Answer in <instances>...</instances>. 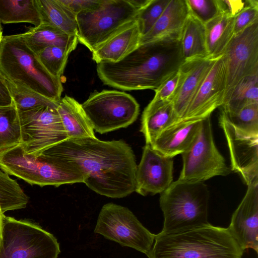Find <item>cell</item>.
Segmentation results:
<instances>
[{
    "label": "cell",
    "instance_id": "16",
    "mask_svg": "<svg viewBox=\"0 0 258 258\" xmlns=\"http://www.w3.org/2000/svg\"><path fill=\"white\" fill-rule=\"evenodd\" d=\"M226 88V61L219 56L180 120H202L221 107Z\"/></svg>",
    "mask_w": 258,
    "mask_h": 258
},
{
    "label": "cell",
    "instance_id": "34",
    "mask_svg": "<svg viewBox=\"0 0 258 258\" xmlns=\"http://www.w3.org/2000/svg\"><path fill=\"white\" fill-rule=\"evenodd\" d=\"M170 0H151L140 10L136 21L139 25L142 37L146 34L160 18Z\"/></svg>",
    "mask_w": 258,
    "mask_h": 258
},
{
    "label": "cell",
    "instance_id": "37",
    "mask_svg": "<svg viewBox=\"0 0 258 258\" xmlns=\"http://www.w3.org/2000/svg\"><path fill=\"white\" fill-rule=\"evenodd\" d=\"M179 80V73L178 71L164 81L155 90V96L148 105L158 106L171 102Z\"/></svg>",
    "mask_w": 258,
    "mask_h": 258
},
{
    "label": "cell",
    "instance_id": "42",
    "mask_svg": "<svg viewBox=\"0 0 258 258\" xmlns=\"http://www.w3.org/2000/svg\"><path fill=\"white\" fill-rule=\"evenodd\" d=\"M4 213L0 209V248L1 247L3 241V218Z\"/></svg>",
    "mask_w": 258,
    "mask_h": 258
},
{
    "label": "cell",
    "instance_id": "11",
    "mask_svg": "<svg viewBox=\"0 0 258 258\" xmlns=\"http://www.w3.org/2000/svg\"><path fill=\"white\" fill-rule=\"evenodd\" d=\"M181 155L180 180L204 182L216 176H226L231 170L215 144L210 116L202 120L193 143Z\"/></svg>",
    "mask_w": 258,
    "mask_h": 258
},
{
    "label": "cell",
    "instance_id": "13",
    "mask_svg": "<svg viewBox=\"0 0 258 258\" xmlns=\"http://www.w3.org/2000/svg\"><path fill=\"white\" fill-rule=\"evenodd\" d=\"M223 54L226 88L223 104L242 79L258 74V21L234 34Z\"/></svg>",
    "mask_w": 258,
    "mask_h": 258
},
{
    "label": "cell",
    "instance_id": "21",
    "mask_svg": "<svg viewBox=\"0 0 258 258\" xmlns=\"http://www.w3.org/2000/svg\"><path fill=\"white\" fill-rule=\"evenodd\" d=\"M141 37L136 20L94 50L92 52V59L97 63L117 62L140 45Z\"/></svg>",
    "mask_w": 258,
    "mask_h": 258
},
{
    "label": "cell",
    "instance_id": "22",
    "mask_svg": "<svg viewBox=\"0 0 258 258\" xmlns=\"http://www.w3.org/2000/svg\"><path fill=\"white\" fill-rule=\"evenodd\" d=\"M21 35L35 53L49 46L59 47L72 52L79 42L77 35L69 34L45 23L32 27Z\"/></svg>",
    "mask_w": 258,
    "mask_h": 258
},
{
    "label": "cell",
    "instance_id": "31",
    "mask_svg": "<svg viewBox=\"0 0 258 258\" xmlns=\"http://www.w3.org/2000/svg\"><path fill=\"white\" fill-rule=\"evenodd\" d=\"M28 202L29 197L17 181L0 170V209L2 212L25 208Z\"/></svg>",
    "mask_w": 258,
    "mask_h": 258
},
{
    "label": "cell",
    "instance_id": "27",
    "mask_svg": "<svg viewBox=\"0 0 258 258\" xmlns=\"http://www.w3.org/2000/svg\"><path fill=\"white\" fill-rule=\"evenodd\" d=\"M180 42L184 60L208 55L205 24L190 14L181 31Z\"/></svg>",
    "mask_w": 258,
    "mask_h": 258
},
{
    "label": "cell",
    "instance_id": "29",
    "mask_svg": "<svg viewBox=\"0 0 258 258\" xmlns=\"http://www.w3.org/2000/svg\"><path fill=\"white\" fill-rule=\"evenodd\" d=\"M255 103H258V74L242 79L221 107L226 115L230 116L248 105Z\"/></svg>",
    "mask_w": 258,
    "mask_h": 258
},
{
    "label": "cell",
    "instance_id": "38",
    "mask_svg": "<svg viewBox=\"0 0 258 258\" xmlns=\"http://www.w3.org/2000/svg\"><path fill=\"white\" fill-rule=\"evenodd\" d=\"M258 21V1L247 0L246 5L234 17V34H236Z\"/></svg>",
    "mask_w": 258,
    "mask_h": 258
},
{
    "label": "cell",
    "instance_id": "19",
    "mask_svg": "<svg viewBox=\"0 0 258 258\" xmlns=\"http://www.w3.org/2000/svg\"><path fill=\"white\" fill-rule=\"evenodd\" d=\"M202 120H179L162 131L151 146L165 156L181 154L191 146Z\"/></svg>",
    "mask_w": 258,
    "mask_h": 258
},
{
    "label": "cell",
    "instance_id": "30",
    "mask_svg": "<svg viewBox=\"0 0 258 258\" xmlns=\"http://www.w3.org/2000/svg\"><path fill=\"white\" fill-rule=\"evenodd\" d=\"M21 143L18 110L14 103L0 107V152Z\"/></svg>",
    "mask_w": 258,
    "mask_h": 258
},
{
    "label": "cell",
    "instance_id": "5",
    "mask_svg": "<svg viewBox=\"0 0 258 258\" xmlns=\"http://www.w3.org/2000/svg\"><path fill=\"white\" fill-rule=\"evenodd\" d=\"M210 194L204 182L177 180L160 194L164 223L161 232L169 233L208 224Z\"/></svg>",
    "mask_w": 258,
    "mask_h": 258
},
{
    "label": "cell",
    "instance_id": "7",
    "mask_svg": "<svg viewBox=\"0 0 258 258\" xmlns=\"http://www.w3.org/2000/svg\"><path fill=\"white\" fill-rule=\"evenodd\" d=\"M139 11L130 0H102L96 9L76 15L78 41L92 52L133 24Z\"/></svg>",
    "mask_w": 258,
    "mask_h": 258
},
{
    "label": "cell",
    "instance_id": "12",
    "mask_svg": "<svg viewBox=\"0 0 258 258\" xmlns=\"http://www.w3.org/2000/svg\"><path fill=\"white\" fill-rule=\"evenodd\" d=\"M18 112L21 144L26 154L38 156L45 150L68 139L56 109L41 106Z\"/></svg>",
    "mask_w": 258,
    "mask_h": 258
},
{
    "label": "cell",
    "instance_id": "9",
    "mask_svg": "<svg viewBox=\"0 0 258 258\" xmlns=\"http://www.w3.org/2000/svg\"><path fill=\"white\" fill-rule=\"evenodd\" d=\"M81 106L94 131L101 134L127 127L140 112L132 96L116 90L95 91Z\"/></svg>",
    "mask_w": 258,
    "mask_h": 258
},
{
    "label": "cell",
    "instance_id": "39",
    "mask_svg": "<svg viewBox=\"0 0 258 258\" xmlns=\"http://www.w3.org/2000/svg\"><path fill=\"white\" fill-rule=\"evenodd\" d=\"M102 0H59L75 15L79 13L93 10L98 7Z\"/></svg>",
    "mask_w": 258,
    "mask_h": 258
},
{
    "label": "cell",
    "instance_id": "25",
    "mask_svg": "<svg viewBox=\"0 0 258 258\" xmlns=\"http://www.w3.org/2000/svg\"><path fill=\"white\" fill-rule=\"evenodd\" d=\"M234 17L221 13L205 24L208 55H222L234 34Z\"/></svg>",
    "mask_w": 258,
    "mask_h": 258
},
{
    "label": "cell",
    "instance_id": "8",
    "mask_svg": "<svg viewBox=\"0 0 258 258\" xmlns=\"http://www.w3.org/2000/svg\"><path fill=\"white\" fill-rule=\"evenodd\" d=\"M60 252L56 237L40 225L4 215L0 258H57Z\"/></svg>",
    "mask_w": 258,
    "mask_h": 258
},
{
    "label": "cell",
    "instance_id": "6",
    "mask_svg": "<svg viewBox=\"0 0 258 258\" xmlns=\"http://www.w3.org/2000/svg\"><path fill=\"white\" fill-rule=\"evenodd\" d=\"M0 168L30 184L41 187L83 183V175L61 165L42 152L26 154L21 144L0 152Z\"/></svg>",
    "mask_w": 258,
    "mask_h": 258
},
{
    "label": "cell",
    "instance_id": "36",
    "mask_svg": "<svg viewBox=\"0 0 258 258\" xmlns=\"http://www.w3.org/2000/svg\"><path fill=\"white\" fill-rule=\"evenodd\" d=\"M190 14L206 24L221 13L217 0H186Z\"/></svg>",
    "mask_w": 258,
    "mask_h": 258
},
{
    "label": "cell",
    "instance_id": "1",
    "mask_svg": "<svg viewBox=\"0 0 258 258\" xmlns=\"http://www.w3.org/2000/svg\"><path fill=\"white\" fill-rule=\"evenodd\" d=\"M43 152L56 163L82 173L83 183L98 194L118 199L135 191L136 157L122 140L105 141L96 137L69 139Z\"/></svg>",
    "mask_w": 258,
    "mask_h": 258
},
{
    "label": "cell",
    "instance_id": "43",
    "mask_svg": "<svg viewBox=\"0 0 258 258\" xmlns=\"http://www.w3.org/2000/svg\"><path fill=\"white\" fill-rule=\"evenodd\" d=\"M3 38V31H2V32H0V44H1V43Z\"/></svg>",
    "mask_w": 258,
    "mask_h": 258
},
{
    "label": "cell",
    "instance_id": "4",
    "mask_svg": "<svg viewBox=\"0 0 258 258\" xmlns=\"http://www.w3.org/2000/svg\"><path fill=\"white\" fill-rule=\"evenodd\" d=\"M0 73L8 82L59 102L63 87L45 69L21 34L3 36L0 44Z\"/></svg>",
    "mask_w": 258,
    "mask_h": 258
},
{
    "label": "cell",
    "instance_id": "20",
    "mask_svg": "<svg viewBox=\"0 0 258 258\" xmlns=\"http://www.w3.org/2000/svg\"><path fill=\"white\" fill-rule=\"evenodd\" d=\"M189 14L186 0H170L153 27L141 37L140 44L167 38L180 39Z\"/></svg>",
    "mask_w": 258,
    "mask_h": 258
},
{
    "label": "cell",
    "instance_id": "24",
    "mask_svg": "<svg viewBox=\"0 0 258 258\" xmlns=\"http://www.w3.org/2000/svg\"><path fill=\"white\" fill-rule=\"evenodd\" d=\"M177 121L171 102L158 106L148 105L142 115L140 130L146 144L151 145L162 131Z\"/></svg>",
    "mask_w": 258,
    "mask_h": 258
},
{
    "label": "cell",
    "instance_id": "10",
    "mask_svg": "<svg viewBox=\"0 0 258 258\" xmlns=\"http://www.w3.org/2000/svg\"><path fill=\"white\" fill-rule=\"evenodd\" d=\"M94 232L146 255L151 249L155 236L128 208L113 203L101 208Z\"/></svg>",
    "mask_w": 258,
    "mask_h": 258
},
{
    "label": "cell",
    "instance_id": "33",
    "mask_svg": "<svg viewBox=\"0 0 258 258\" xmlns=\"http://www.w3.org/2000/svg\"><path fill=\"white\" fill-rule=\"evenodd\" d=\"M71 53V51L64 48L49 46L35 54L49 73L60 79Z\"/></svg>",
    "mask_w": 258,
    "mask_h": 258
},
{
    "label": "cell",
    "instance_id": "23",
    "mask_svg": "<svg viewBox=\"0 0 258 258\" xmlns=\"http://www.w3.org/2000/svg\"><path fill=\"white\" fill-rule=\"evenodd\" d=\"M57 111L66 131L67 140L95 137L93 128L81 104L66 95L58 102Z\"/></svg>",
    "mask_w": 258,
    "mask_h": 258
},
{
    "label": "cell",
    "instance_id": "35",
    "mask_svg": "<svg viewBox=\"0 0 258 258\" xmlns=\"http://www.w3.org/2000/svg\"><path fill=\"white\" fill-rule=\"evenodd\" d=\"M227 116L238 129L250 135H258V103L248 105L237 113Z\"/></svg>",
    "mask_w": 258,
    "mask_h": 258
},
{
    "label": "cell",
    "instance_id": "41",
    "mask_svg": "<svg viewBox=\"0 0 258 258\" xmlns=\"http://www.w3.org/2000/svg\"><path fill=\"white\" fill-rule=\"evenodd\" d=\"M13 103L7 81L0 73V107L9 106Z\"/></svg>",
    "mask_w": 258,
    "mask_h": 258
},
{
    "label": "cell",
    "instance_id": "3",
    "mask_svg": "<svg viewBox=\"0 0 258 258\" xmlns=\"http://www.w3.org/2000/svg\"><path fill=\"white\" fill-rule=\"evenodd\" d=\"M244 250L228 228L210 223L155 234L148 258H242Z\"/></svg>",
    "mask_w": 258,
    "mask_h": 258
},
{
    "label": "cell",
    "instance_id": "18",
    "mask_svg": "<svg viewBox=\"0 0 258 258\" xmlns=\"http://www.w3.org/2000/svg\"><path fill=\"white\" fill-rule=\"evenodd\" d=\"M228 229L241 248L258 253V184L247 186Z\"/></svg>",
    "mask_w": 258,
    "mask_h": 258
},
{
    "label": "cell",
    "instance_id": "14",
    "mask_svg": "<svg viewBox=\"0 0 258 258\" xmlns=\"http://www.w3.org/2000/svg\"><path fill=\"white\" fill-rule=\"evenodd\" d=\"M219 124L226 139L231 170L238 173L247 186L258 184V135L245 133L236 127L222 110Z\"/></svg>",
    "mask_w": 258,
    "mask_h": 258
},
{
    "label": "cell",
    "instance_id": "15",
    "mask_svg": "<svg viewBox=\"0 0 258 258\" xmlns=\"http://www.w3.org/2000/svg\"><path fill=\"white\" fill-rule=\"evenodd\" d=\"M173 169V158L146 144L137 167L135 191L143 196L161 194L172 182Z\"/></svg>",
    "mask_w": 258,
    "mask_h": 258
},
{
    "label": "cell",
    "instance_id": "17",
    "mask_svg": "<svg viewBox=\"0 0 258 258\" xmlns=\"http://www.w3.org/2000/svg\"><path fill=\"white\" fill-rule=\"evenodd\" d=\"M218 57L208 55L194 57L184 60L180 66L178 70V84L171 101L178 121L184 116L189 105Z\"/></svg>",
    "mask_w": 258,
    "mask_h": 258
},
{
    "label": "cell",
    "instance_id": "2",
    "mask_svg": "<svg viewBox=\"0 0 258 258\" xmlns=\"http://www.w3.org/2000/svg\"><path fill=\"white\" fill-rule=\"evenodd\" d=\"M184 61L180 39L167 38L140 44L117 62L97 63V72L105 85L113 88L155 90Z\"/></svg>",
    "mask_w": 258,
    "mask_h": 258
},
{
    "label": "cell",
    "instance_id": "40",
    "mask_svg": "<svg viewBox=\"0 0 258 258\" xmlns=\"http://www.w3.org/2000/svg\"><path fill=\"white\" fill-rule=\"evenodd\" d=\"M221 13L235 17L247 4V0H217Z\"/></svg>",
    "mask_w": 258,
    "mask_h": 258
},
{
    "label": "cell",
    "instance_id": "32",
    "mask_svg": "<svg viewBox=\"0 0 258 258\" xmlns=\"http://www.w3.org/2000/svg\"><path fill=\"white\" fill-rule=\"evenodd\" d=\"M14 102L18 111H23L41 106L57 108L58 102L19 85L7 81Z\"/></svg>",
    "mask_w": 258,
    "mask_h": 258
},
{
    "label": "cell",
    "instance_id": "26",
    "mask_svg": "<svg viewBox=\"0 0 258 258\" xmlns=\"http://www.w3.org/2000/svg\"><path fill=\"white\" fill-rule=\"evenodd\" d=\"M42 23L70 35L78 36L76 15L59 0H36Z\"/></svg>",
    "mask_w": 258,
    "mask_h": 258
},
{
    "label": "cell",
    "instance_id": "28",
    "mask_svg": "<svg viewBox=\"0 0 258 258\" xmlns=\"http://www.w3.org/2000/svg\"><path fill=\"white\" fill-rule=\"evenodd\" d=\"M0 23H29L39 26L42 20L36 0H0Z\"/></svg>",
    "mask_w": 258,
    "mask_h": 258
}]
</instances>
